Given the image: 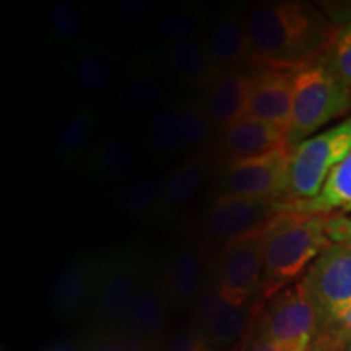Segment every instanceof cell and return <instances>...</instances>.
<instances>
[{"mask_svg":"<svg viewBox=\"0 0 351 351\" xmlns=\"http://www.w3.org/2000/svg\"><path fill=\"white\" fill-rule=\"evenodd\" d=\"M339 215H351V204L348 205V207L341 208V210H340V212H339Z\"/></svg>","mask_w":351,"mask_h":351,"instance_id":"74e56055","label":"cell"},{"mask_svg":"<svg viewBox=\"0 0 351 351\" xmlns=\"http://www.w3.org/2000/svg\"><path fill=\"white\" fill-rule=\"evenodd\" d=\"M210 60L218 70L241 69L245 60L254 59L247 21L228 12L208 26L204 34Z\"/></svg>","mask_w":351,"mask_h":351,"instance_id":"ac0fdd59","label":"cell"},{"mask_svg":"<svg viewBox=\"0 0 351 351\" xmlns=\"http://www.w3.org/2000/svg\"><path fill=\"white\" fill-rule=\"evenodd\" d=\"M178 103V129L182 153L197 155L208 143L213 125L202 106L200 98H184Z\"/></svg>","mask_w":351,"mask_h":351,"instance_id":"f1b7e54d","label":"cell"},{"mask_svg":"<svg viewBox=\"0 0 351 351\" xmlns=\"http://www.w3.org/2000/svg\"><path fill=\"white\" fill-rule=\"evenodd\" d=\"M351 351V309L335 326L319 335L313 351Z\"/></svg>","mask_w":351,"mask_h":351,"instance_id":"d6a6232c","label":"cell"},{"mask_svg":"<svg viewBox=\"0 0 351 351\" xmlns=\"http://www.w3.org/2000/svg\"><path fill=\"white\" fill-rule=\"evenodd\" d=\"M351 204V152L341 163L332 171L324 184L322 191L313 200L285 205L282 212H298L309 215H328Z\"/></svg>","mask_w":351,"mask_h":351,"instance_id":"484cf974","label":"cell"},{"mask_svg":"<svg viewBox=\"0 0 351 351\" xmlns=\"http://www.w3.org/2000/svg\"><path fill=\"white\" fill-rule=\"evenodd\" d=\"M165 86L160 77L147 67H137L117 86L116 101L129 114H152L163 106Z\"/></svg>","mask_w":351,"mask_h":351,"instance_id":"cb8c5ba5","label":"cell"},{"mask_svg":"<svg viewBox=\"0 0 351 351\" xmlns=\"http://www.w3.org/2000/svg\"><path fill=\"white\" fill-rule=\"evenodd\" d=\"M210 163L202 153L187 158L173 173L166 176L163 195H161L160 217H169L189 207L199 195L202 186L207 181Z\"/></svg>","mask_w":351,"mask_h":351,"instance_id":"7402d4cb","label":"cell"},{"mask_svg":"<svg viewBox=\"0 0 351 351\" xmlns=\"http://www.w3.org/2000/svg\"><path fill=\"white\" fill-rule=\"evenodd\" d=\"M256 301L245 306L226 304L223 307L202 330L210 346L219 351L234 345L241 337L251 332L256 320Z\"/></svg>","mask_w":351,"mask_h":351,"instance_id":"4316f807","label":"cell"},{"mask_svg":"<svg viewBox=\"0 0 351 351\" xmlns=\"http://www.w3.org/2000/svg\"><path fill=\"white\" fill-rule=\"evenodd\" d=\"M143 147L148 155L158 161H168L181 155L176 101L165 103L158 111L148 116L143 129Z\"/></svg>","mask_w":351,"mask_h":351,"instance_id":"d4e9b609","label":"cell"},{"mask_svg":"<svg viewBox=\"0 0 351 351\" xmlns=\"http://www.w3.org/2000/svg\"><path fill=\"white\" fill-rule=\"evenodd\" d=\"M93 341L86 333L80 337H72V339L57 340L54 343L47 345L43 351H91Z\"/></svg>","mask_w":351,"mask_h":351,"instance_id":"d590c367","label":"cell"},{"mask_svg":"<svg viewBox=\"0 0 351 351\" xmlns=\"http://www.w3.org/2000/svg\"><path fill=\"white\" fill-rule=\"evenodd\" d=\"M351 111V88L346 86L322 60L296 70L291 119L287 145L296 148L332 121Z\"/></svg>","mask_w":351,"mask_h":351,"instance_id":"3957f363","label":"cell"},{"mask_svg":"<svg viewBox=\"0 0 351 351\" xmlns=\"http://www.w3.org/2000/svg\"><path fill=\"white\" fill-rule=\"evenodd\" d=\"M327 234L332 243L351 245V215L328 217Z\"/></svg>","mask_w":351,"mask_h":351,"instance_id":"e575fe53","label":"cell"},{"mask_svg":"<svg viewBox=\"0 0 351 351\" xmlns=\"http://www.w3.org/2000/svg\"><path fill=\"white\" fill-rule=\"evenodd\" d=\"M156 351H217V350H213L212 346H210V343L207 341V339H205V335L202 333L200 328H197L195 326H192V324L189 322V326L169 333Z\"/></svg>","mask_w":351,"mask_h":351,"instance_id":"1f68e13d","label":"cell"},{"mask_svg":"<svg viewBox=\"0 0 351 351\" xmlns=\"http://www.w3.org/2000/svg\"><path fill=\"white\" fill-rule=\"evenodd\" d=\"M350 152L351 117L293 148L287 189L280 204L291 205L315 199L332 171Z\"/></svg>","mask_w":351,"mask_h":351,"instance_id":"5b68a950","label":"cell"},{"mask_svg":"<svg viewBox=\"0 0 351 351\" xmlns=\"http://www.w3.org/2000/svg\"><path fill=\"white\" fill-rule=\"evenodd\" d=\"M137 143L124 130L108 132L96 142L83 161L91 181L99 184H125L137 168Z\"/></svg>","mask_w":351,"mask_h":351,"instance_id":"9a60e30c","label":"cell"},{"mask_svg":"<svg viewBox=\"0 0 351 351\" xmlns=\"http://www.w3.org/2000/svg\"><path fill=\"white\" fill-rule=\"evenodd\" d=\"M300 282L317 311L322 332L335 326L351 309V245L332 243Z\"/></svg>","mask_w":351,"mask_h":351,"instance_id":"ba28073f","label":"cell"},{"mask_svg":"<svg viewBox=\"0 0 351 351\" xmlns=\"http://www.w3.org/2000/svg\"><path fill=\"white\" fill-rule=\"evenodd\" d=\"M103 254L82 252L70 258L51 293V307L57 319L78 320L88 317L98 285Z\"/></svg>","mask_w":351,"mask_h":351,"instance_id":"7c38bea8","label":"cell"},{"mask_svg":"<svg viewBox=\"0 0 351 351\" xmlns=\"http://www.w3.org/2000/svg\"><path fill=\"white\" fill-rule=\"evenodd\" d=\"M166 176H134L122 184L114 199V207L124 218L145 219L160 213Z\"/></svg>","mask_w":351,"mask_h":351,"instance_id":"603a6c76","label":"cell"},{"mask_svg":"<svg viewBox=\"0 0 351 351\" xmlns=\"http://www.w3.org/2000/svg\"><path fill=\"white\" fill-rule=\"evenodd\" d=\"M239 351H291V350L285 348L282 345H276L274 341L249 335L247 340H245V343L241 346Z\"/></svg>","mask_w":351,"mask_h":351,"instance_id":"8d00e7d4","label":"cell"},{"mask_svg":"<svg viewBox=\"0 0 351 351\" xmlns=\"http://www.w3.org/2000/svg\"><path fill=\"white\" fill-rule=\"evenodd\" d=\"M117 16L127 25H140L150 19L152 5L143 0H122L116 7Z\"/></svg>","mask_w":351,"mask_h":351,"instance_id":"836d02e7","label":"cell"},{"mask_svg":"<svg viewBox=\"0 0 351 351\" xmlns=\"http://www.w3.org/2000/svg\"><path fill=\"white\" fill-rule=\"evenodd\" d=\"M158 276L171 309L179 313L191 309L197 296L207 285L210 265L205 261L204 251L199 244L186 243L178 245L166 257Z\"/></svg>","mask_w":351,"mask_h":351,"instance_id":"5bb4252c","label":"cell"},{"mask_svg":"<svg viewBox=\"0 0 351 351\" xmlns=\"http://www.w3.org/2000/svg\"><path fill=\"white\" fill-rule=\"evenodd\" d=\"M251 77L241 69L221 70L202 90V106L213 129L223 130L247 116Z\"/></svg>","mask_w":351,"mask_h":351,"instance_id":"2e32d148","label":"cell"},{"mask_svg":"<svg viewBox=\"0 0 351 351\" xmlns=\"http://www.w3.org/2000/svg\"><path fill=\"white\" fill-rule=\"evenodd\" d=\"M320 60L346 86L351 88V20L337 32L330 47L320 57Z\"/></svg>","mask_w":351,"mask_h":351,"instance_id":"4dcf8cb0","label":"cell"},{"mask_svg":"<svg viewBox=\"0 0 351 351\" xmlns=\"http://www.w3.org/2000/svg\"><path fill=\"white\" fill-rule=\"evenodd\" d=\"M67 80L75 93L85 98H96L111 90L116 82V65L108 52L98 47H86L70 59Z\"/></svg>","mask_w":351,"mask_h":351,"instance_id":"44dd1931","label":"cell"},{"mask_svg":"<svg viewBox=\"0 0 351 351\" xmlns=\"http://www.w3.org/2000/svg\"><path fill=\"white\" fill-rule=\"evenodd\" d=\"M283 145H287V132L269 122L245 116L219 130L217 152L226 163L265 155Z\"/></svg>","mask_w":351,"mask_h":351,"instance_id":"e0dca14e","label":"cell"},{"mask_svg":"<svg viewBox=\"0 0 351 351\" xmlns=\"http://www.w3.org/2000/svg\"><path fill=\"white\" fill-rule=\"evenodd\" d=\"M257 64L302 67L326 54L339 29L307 2H269L245 16Z\"/></svg>","mask_w":351,"mask_h":351,"instance_id":"6da1fadb","label":"cell"},{"mask_svg":"<svg viewBox=\"0 0 351 351\" xmlns=\"http://www.w3.org/2000/svg\"><path fill=\"white\" fill-rule=\"evenodd\" d=\"M85 15L72 0L56 2L49 13V33L56 43L70 44L85 33Z\"/></svg>","mask_w":351,"mask_h":351,"instance_id":"f546056e","label":"cell"},{"mask_svg":"<svg viewBox=\"0 0 351 351\" xmlns=\"http://www.w3.org/2000/svg\"><path fill=\"white\" fill-rule=\"evenodd\" d=\"M173 313L160 276L148 270L130 302L121 335L143 348L156 351L169 335L168 327Z\"/></svg>","mask_w":351,"mask_h":351,"instance_id":"8fae6325","label":"cell"},{"mask_svg":"<svg viewBox=\"0 0 351 351\" xmlns=\"http://www.w3.org/2000/svg\"><path fill=\"white\" fill-rule=\"evenodd\" d=\"M147 271L138 254L129 249L103 254L93 304L85 327V333L91 340L121 335L127 311Z\"/></svg>","mask_w":351,"mask_h":351,"instance_id":"277c9868","label":"cell"},{"mask_svg":"<svg viewBox=\"0 0 351 351\" xmlns=\"http://www.w3.org/2000/svg\"><path fill=\"white\" fill-rule=\"evenodd\" d=\"M291 152L283 145L265 155L226 161L218 174L217 195L282 202Z\"/></svg>","mask_w":351,"mask_h":351,"instance_id":"9c48e42d","label":"cell"},{"mask_svg":"<svg viewBox=\"0 0 351 351\" xmlns=\"http://www.w3.org/2000/svg\"><path fill=\"white\" fill-rule=\"evenodd\" d=\"M98 111L91 104L83 103L73 109L59 125L54 138V156L60 168L70 169L83 165L88 152L96 142Z\"/></svg>","mask_w":351,"mask_h":351,"instance_id":"d6986e66","label":"cell"},{"mask_svg":"<svg viewBox=\"0 0 351 351\" xmlns=\"http://www.w3.org/2000/svg\"><path fill=\"white\" fill-rule=\"evenodd\" d=\"M207 15L200 7H169L152 19V32L160 41L171 43L202 36Z\"/></svg>","mask_w":351,"mask_h":351,"instance_id":"83f0119b","label":"cell"},{"mask_svg":"<svg viewBox=\"0 0 351 351\" xmlns=\"http://www.w3.org/2000/svg\"><path fill=\"white\" fill-rule=\"evenodd\" d=\"M166 64L179 83L202 90L221 72L210 60L204 36L187 38L168 44Z\"/></svg>","mask_w":351,"mask_h":351,"instance_id":"ffe728a7","label":"cell"},{"mask_svg":"<svg viewBox=\"0 0 351 351\" xmlns=\"http://www.w3.org/2000/svg\"><path fill=\"white\" fill-rule=\"evenodd\" d=\"M298 69L300 67L257 64V67L249 72L251 93L247 116L269 122L287 132L291 119Z\"/></svg>","mask_w":351,"mask_h":351,"instance_id":"4fadbf2b","label":"cell"},{"mask_svg":"<svg viewBox=\"0 0 351 351\" xmlns=\"http://www.w3.org/2000/svg\"><path fill=\"white\" fill-rule=\"evenodd\" d=\"M269 301L249 333L291 351H313L322 324L301 282L285 288Z\"/></svg>","mask_w":351,"mask_h":351,"instance_id":"8992f818","label":"cell"},{"mask_svg":"<svg viewBox=\"0 0 351 351\" xmlns=\"http://www.w3.org/2000/svg\"><path fill=\"white\" fill-rule=\"evenodd\" d=\"M210 278L228 304L245 306L261 296L263 280L262 234L219 249Z\"/></svg>","mask_w":351,"mask_h":351,"instance_id":"30bf717a","label":"cell"},{"mask_svg":"<svg viewBox=\"0 0 351 351\" xmlns=\"http://www.w3.org/2000/svg\"><path fill=\"white\" fill-rule=\"evenodd\" d=\"M328 215L282 212L262 232V300L300 282L320 254L332 244L327 234Z\"/></svg>","mask_w":351,"mask_h":351,"instance_id":"7a4b0ae2","label":"cell"},{"mask_svg":"<svg viewBox=\"0 0 351 351\" xmlns=\"http://www.w3.org/2000/svg\"><path fill=\"white\" fill-rule=\"evenodd\" d=\"M282 213L278 200L215 195L199 218V231L207 243L219 249L238 241L262 234Z\"/></svg>","mask_w":351,"mask_h":351,"instance_id":"52a82bcc","label":"cell"}]
</instances>
